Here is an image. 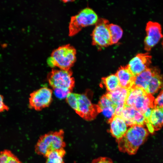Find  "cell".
<instances>
[{
  "label": "cell",
  "mask_w": 163,
  "mask_h": 163,
  "mask_svg": "<svg viewBox=\"0 0 163 163\" xmlns=\"http://www.w3.org/2000/svg\"><path fill=\"white\" fill-rule=\"evenodd\" d=\"M149 132L143 126L135 125L128 128L121 138L116 140L119 151L128 155H135L147 140Z\"/></svg>",
  "instance_id": "1"
},
{
  "label": "cell",
  "mask_w": 163,
  "mask_h": 163,
  "mask_svg": "<svg viewBox=\"0 0 163 163\" xmlns=\"http://www.w3.org/2000/svg\"><path fill=\"white\" fill-rule=\"evenodd\" d=\"M64 134V131L61 129L51 131L41 136L35 145L36 153L45 158L53 151L64 149L66 145Z\"/></svg>",
  "instance_id": "2"
},
{
  "label": "cell",
  "mask_w": 163,
  "mask_h": 163,
  "mask_svg": "<svg viewBox=\"0 0 163 163\" xmlns=\"http://www.w3.org/2000/svg\"><path fill=\"white\" fill-rule=\"evenodd\" d=\"M76 50L73 46L69 44L64 45L52 51L47 59V63L52 68L69 69L76 61Z\"/></svg>",
  "instance_id": "3"
},
{
  "label": "cell",
  "mask_w": 163,
  "mask_h": 163,
  "mask_svg": "<svg viewBox=\"0 0 163 163\" xmlns=\"http://www.w3.org/2000/svg\"><path fill=\"white\" fill-rule=\"evenodd\" d=\"M47 80L53 90L62 89L72 92L75 86V80L71 69H52L47 75Z\"/></svg>",
  "instance_id": "4"
},
{
  "label": "cell",
  "mask_w": 163,
  "mask_h": 163,
  "mask_svg": "<svg viewBox=\"0 0 163 163\" xmlns=\"http://www.w3.org/2000/svg\"><path fill=\"white\" fill-rule=\"evenodd\" d=\"M96 13L91 8H85L71 17L69 24V35L78 33L83 27L95 24L98 20Z\"/></svg>",
  "instance_id": "5"
},
{
  "label": "cell",
  "mask_w": 163,
  "mask_h": 163,
  "mask_svg": "<svg viewBox=\"0 0 163 163\" xmlns=\"http://www.w3.org/2000/svg\"><path fill=\"white\" fill-rule=\"evenodd\" d=\"M52 100V90L47 87H42L30 94L29 107L36 111H40L48 107Z\"/></svg>",
  "instance_id": "6"
},
{
  "label": "cell",
  "mask_w": 163,
  "mask_h": 163,
  "mask_svg": "<svg viewBox=\"0 0 163 163\" xmlns=\"http://www.w3.org/2000/svg\"><path fill=\"white\" fill-rule=\"evenodd\" d=\"M107 20L101 18L98 20L92 33V44L101 47L111 45V36Z\"/></svg>",
  "instance_id": "7"
},
{
  "label": "cell",
  "mask_w": 163,
  "mask_h": 163,
  "mask_svg": "<svg viewBox=\"0 0 163 163\" xmlns=\"http://www.w3.org/2000/svg\"><path fill=\"white\" fill-rule=\"evenodd\" d=\"M76 113L88 121L94 119L101 112L98 105L92 104L85 94H78L77 109Z\"/></svg>",
  "instance_id": "8"
},
{
  "label": "cell",
  "mask_w": 163,
  "mask_h": 163,
  "mask_svg": "<svg viewBox=\"0 0 163 163\" xmlns=\"http://www.w3.org/2000/svg\"><path fill=\"white\" fill-rule=\"evenodd\" d=\"M146 35L144 40L145 50L150 51L163 37L161 27L158 23L149 21L145 28Z\"/></svg>",
  "instance_id": "9"
},
{
  "label": "cell",
  "mask_w": 163,
  "mask_h": 163,
  "mask_svg": "<svg viewBox=\"0 0 163 163\" xmlns=\"http://www.w3.org/2000/svg\"><path fill=\"white\" fill-rule=\"evenodd\" d=\"M151 59L152 56L148 53H139L133 57L126 66L135 76L149 68Z\"/></svg>",
  "instance_id": "10"
},
{
  "label": "cell",
  "mask_w": 163,
  "mask_h": 163,
  "mask_svg": "<svg viewBox=\"0 0 163 163\" xmlns=\"http://www.w3.org/2000/svg\"><path fill=\"white\" fill-rule=\"evenodd\" d=\"M120 117L125 121L128 126H144L145 125V119L143 114L134 108L126 105Z\"/></svg>",
  "instance_id": "11"
},
{
  "label": "cell",
  "mask_w": 163,
  "mask_h": 163,
  "mask_svg": "<svg viewBox=\"0 0 163 163\" xmlns=\"http://www.w3.org/2000/svg\"><path fill=\"white\" fill-rule=\"evenodd\" d=\"M108 122L110 125V133L116 140L123 137L128 129L126 123L120 116L115 115L109 119Z\"/></svg>",
  "instance_id": "12"
},
{
  "label": "cell",
  "mask_w": 163,
  "mask_h": 163,
  "mask_svg": "<svg viewBox=\"0 0 163 163\" xmlns=\"http://www.w3.org/2000/svg\"><path fill=\"white\" fill-rule=\"evenodd\" d=\"M154 100L152 94L145 91L136 98L133 107L143 114L148 109L154 108Z\"/></svg>",
  "instance_id": "13"
},
{
  "label": "cell",
  "mask_w": 163,
  "mask_h": 163,
  "mask_svg": "<svg viewBox=\"0 0 163 163\" xmlns=\"http://www.w3.org/2000/svg\"><path fill=\"white\" fill-rule=\"evenodd\" d=\"M116 74L119 79L121 87L129 89L133 85L135 76L131 73L127 66L119 68Z\"/></svg>",
  "instance_id": "14"
},
{
  "label": "cell",
  "mask_w": 163,
  "mask_h": 163,
  "mask_svg": "<svg viewBox=\"0 0 163 163\" xmlns=\"http://www.w3.org/2000/svg\"><path fill=\"white\" fill-rule=\"evenodd\" d=\"M129 89L120 86L115 90L108 92L105 94L116 106H124Z\"/></svg>",
  "instance_id": "15"
},
{
  "label": "cell",
  "mask_w": 163,
  "mask_h": 163,
  "mask_svg": "<svg viewBox=\"0 0 163 163\" xmlns=\"http://www.w3.org/2000/svg\"><path fill=\"white\" fill-rule=\"evenodd\" d=\"M157 69L155 68H149L135 76L133 86L142 88L145 90Z\"/></svg>",
  "instance_id": "16"
},
{
  "label": "cell",
  "mask_w": 163,
  "mask_h": 163,
  "mask_svg": "<svg viewBox=\"0 0 163 163\" xmlns=\"http://www.w3.org/2000/svg\"><path fill=\"white\" fill-rule=\"evenodd\" d=\"M163 85V79L157 69L149 82L145 90L148 94H152L158 92Z\"/></svg>",
  "instance_id": "17"
},
{
  "label": "cell",
  "mask_w": 163,
  "mask_h": 163,
  "mask_svg": "<svg viewBox=\"0 0 163 163\" xmlns=\"http://www.w3.org/2000/svg\"><path fill=\"white\" fill-rule=\"evenodd\" d=\"M66 154L64 149L53 151L45 157L46 163H64V157Z\"/></svg>",
  "instance_id": "18"
},
{
  "label": "cell",
  "mask_w": 163,
  "mask_h": 163,
  "mask_svg": "<svg viewBox=\"0 0 163 163\" xmlns=\"http://www.w3.org/2000/svg\"><path fill=\"white\" fill-rule=\"evenodd\" d=\"M102 82L108 92L113 91L120 87L119 79L116 74L103 78Z\"/></svg>",
  "instance_id": "19"
},
{
  "label": "cell",
  "mask_w": 163,
  "mask_h": 163,
  "mask_svg": "<svg viewBox=\"0 0 163 163\" xmlns=\"http://www.w3.org/2000/svg\"><path fill=\"white\" fill-rule=\"evenodd\" d=\"M0 163H22L10 151L5 150L0 152Z\"/></svg>",
  "instance_id": "20"
},
{
  "label": "cell",
  "mask_w": 163,
  "mask_h": 163,
  "mask_svg": "<svg viewBox=\"0 0 163 163\" xmlns=\"http://www.w3.org/2000/svg\"><path fill=\"white\" fill-rule=\"evenodd\" d=\"M109 28L111 36V44L117 43L122 36V29L119 26L113 24H109Z\"/></svg>",
  "instance_id": "21"
},
{
  "label": "cell",
  "mask_w": 163,
  "mask_h": 163,
  "mask_svg": "<svg viewBox=\"0 0 163 163\" xmlns=\"http://www.w3.org/2000/svg\"><path fill=\"white\" fill-rule=\"evenodd\" d=\"M78 94L72 93L69 94L66 97V101L69 105L76 112L77 109Z\"/></svg>",
  "instance_id": "22"
},
{
  "label": "cell",
  "mask_w": 163,
  "mask_h": 163,
  "mask_svg": "<svg viewBox=\"0 0 163 163\" xmlns=\"http://www.w3.org/2000/svg\"><path fill=\"white\" fill-rule=\"evenodd\" d=\"M98 105L101 112L103 109L106 107H114L116 108L115 105L106 94L103 95L101 97Z\"/></svg>",
  "instance_id": "23"
},
{
  "label": "cell",
  "mask_w": 163,
  "mask_h": 163,
  "mask_svg": "<svg viewBox=\"0 0 163 163\" xmlns=\"http://www.w3.org/2000/svg\"><path fill=\"white\" fill-rule=\"evenodd\" d=\"M115 109L114 107H107L103 109L101 112L105 117L109 119L115 115Z\"/></svg>",
  "instance_id": "24"
},
{
  "label": "cell",
  "mask_w": 163,
  "mask_h": 163,
  "mask_svg": "<svg viewBox=\"0 0 163 163\" xmlns=\"http://www.w3.org/2000/svg\"><path fill=\"white\" fill-rule=\"evenodd\" d=\"M154 108L163 107V90L161 91L154 101Z\"/></svg>",
  "instance_id": "25"
},
{
  "label": "cell",
  "mask_w": 163,
  "mask_h": 163,
  "mask_svg": "<svg viewBox=\"0 0 163 163\" xmlns=\"http://www.w3.org/2000/svg\"><path fill=\"white\" fill-rule=\"evenodd\" d=\"M54 90L55 94L56 97L59 98L61 99L64 98H66L67 95L72 92L69 91L62 89H56Z\"/></svg>",
  "instance_id": "26"
},
{
  "label": "cell",
  "mask_w": 163,
  "mask_h": 163,
  "mask_svg": "<svg viewBox=\"0 0 163 163\" xmlns=\"http://www.w3.org/2000/svg\"><path fill=\"white\" fill-rule=\"evenodd\" d=\"M91 163H113V162L112 159L110 158L100 157L93 160Z\"/></svg>",
  "instance_id": "27"
},
{
  "label": "cell",
  "mask_w": 163,
  "mask_h": 163,
  "mask_svg": "<svg viewBox=\"0 0 163 163\" xmlns=\"http://www.w3.org/2000/svg\"><path fill=\"white\" fill-rule=\"evenodd\" d=\"M9 109L8 107L4 102L3 96L0 94V113L8 111Z\"/></svg>",
  "instance_id": "28"
},
{
  "label": "cell",
  "mask_w": 163,
  "mask_h": 163,
  "mask_svg": "<svg viewBox=\"0 0 163 163\" xmlns=\"http://www.w3.org/2000/svg\"><path fill=\"white\" fill-rule=\"evenodd\" d=\"M62 1L64 2H68L73 1V0H62Z\"/></svg>",
  "instance_id": "29"
},
{
  "label": "cell",
  "mask_w": 163,
  "mask_h": 163,
  "mask_svg": "<svg viewBox=\"0 0 163 163\" xmlns=\"http://www.w3.org/2000/svg\"><path fill=\"white\" fill-rule=\"evenodd\" d=\"M160 108H161V110H162V111L163 112V107Z\"/></svg>",
  "instance_id": "30"
},
{
  "label": "cell",
  "mask_w": 163,
  "mask_h": 163,
  "mask_svg": "<svg viewBox=\"0 0 163 163\" xmlns=\"http://www.w3.org/2000/svg\"><path fill=\"white\" fill-rule=\"evenodd\" d=\"M162 46H163V40L162 41Z\"/></svg>",
  "instance_id": "31"
}]
</instances>
